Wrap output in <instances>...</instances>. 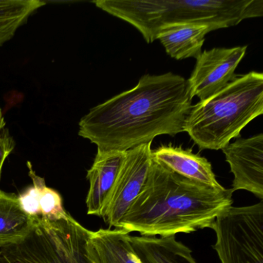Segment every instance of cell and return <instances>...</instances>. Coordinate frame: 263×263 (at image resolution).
Wrapping results in <instances>:
<instances>
[{"label": "cell", "instance_id": "cell-18", "mask_svg": "<svg viewBox=\"0 0 263 263\" xmlns=\"http://www.w3.org/2000/svg\"><path fill=\"white\" fill-rule=\"evenodd\" d=\"M16 142L7 127L2 108L0 107V180L2 177L3 167L7 158L14 150Z\"/></svg>", "mask_w": 263, "mask_h": 263}, {"label": "cell", "instance_id": "cell-12", "mask_svg": "<svg viewBox=\"0 0 263 263\" xmlns=\"http://www.w3.org/2000/svg\"><path fill=\"white\" fill-rule=\"evenodd\" d=\"M130 233L121 229H101L91 232L87 254L93 263H142L130 240Z\"/></svg>", "mask_w": 263, "mask_h": 263}, {"label": "cell", "instance_id": "cell-1", "mask_svg": "<svg viewBox=\"0 0 263 263\" xmlns=\"http://www.w3.org/2000/svg\"><path fill=\"white\" fill-rule=\"evenodd\" d=\"M192 99L183 77L145 74L134 88L90 109L80 121L78 135L98 152H126L160 135L185 132Z\"/></svg>", "mask_w": 263, "mask_h": 263}, {"label": "cell", "instance_id": "cell-6", "mask_svg": "<svg viewBox=\"0 0 263 263\" xmlns=\"http://www.w3.org/2000/svg\"><path fill=\"white\" fill-rule=\"evenodd\" d=\"M211 229L216 235L213 249L221 263H263V201L231 207Z\"/></svg>", "mask_w": 263, "mask_h": 263}, {"label": "cell", "instance_id": "cell-14", "mask_svg": "<svg viewBox=\"0 0 263 263\" xmlns=\"http://www.w3.org/2000/svg\"><path fill=\"white\" fill-rule=\"evenodd\" d=\"M132 246L142 263H198L190 249L169 237L130 236Z\"/></svg>", "mask_w": 263, "mask_h": 263}, {"label": "cell", "instance_id": "cell-16", "mask_svg": "<svg viewBox=\"0 0 263 263\" xmlns=\"http://www.w3.org/2000/svg\"><path fill=\"white\" fill-rule=\"evenodd\" d=\"M45 5L41 0H0V47L13 39L29 18Z\"/></svg>", "mask_w": 263, "mask_h": 263}, {"label": "cell", "instance_id": "cell-5", "mask_svg": "<svg viewBox=\"0 0 263 263\" xmlns=\"http://www.w3.org/2000/svg\"><path fill=\"white\" fill-rule=\"evenodd\" d=\"M91 232L71 215L54 221L36 219L22 241L0 250L16 263H93L87 250Z\"/></svg>", "mask_w": 263, "mask_h": 263}, {"label": "cell", "instance_id": "cell-11", "mask_svg": "<svg viewBox=\"0 0 263 263\" xmlns=\"http://www.w3.org/2000/svg\"><path fill=\"white\" fill-rule=\"evenodd\" d=\"M152 155L155 163L183 178L213 189H224L217 181L211 163L204 157L194 154L192 149L161 145L152 150Z\"/></svg>", "mask_w": 263, "mask_h": 263}, {"label": "cell", "instance_id": "cell-10", "mask_svg": "<svg viewBox=\"0 0 263 263\" xmlns=\"http://www.w3.org/2000/svg\"><path fill=\"white\" fill-rule=\"evenodd\" d=\"M126 152H97L93 165L87 171L90 182L86 204L88 215L103 218Z\"/></svg>", "mask_w": 263, "mask_h": 263}, {"label": "cell", "instance_id": "cell-17", "mask_svg": "<svg viewBox=\"0 0 263 263\" xmlns=\"http://www.w3.org/2000/svg\"><path fill=\"white\" fill-rule=\"evenodd\" d=\"M39 185L40 219L54 221L67 218L70 214L64 209L61 194L54 189L46 185L45 180L41 177H36Z\"/></svg>", "mask_w": 263, "mask_h": 263}, {"label": "cell", "instance_id": "cell-2", "mask_svg": "<svg viewBox=\"0 0 263 263\" xmlns=\"http://www.w3.org/2000/svg\"><path fill=\"white\" fill-rule=\"evenodd\" d=\"M232 189H215L183 178L152 161L140 192L117 229L141 236L169 237L211 229L232 207Z\"/></svg>", "mask_w": 263, "mask_h": 263}, {"label": "cell", "instance_id": "cell-15", "mask_svg": "<svg viewBox=\"0 0 263 263\" xmlns=\"http://www.w3.org/2000/svg\"><path fill=\"white\" fill-rule=\"evenodd\" d=\"M36 220L23 209L17 195L0 190V248L22 241Z\"/></svg>", "mask_w": 263, "mask_h": 263}, {"label": "cell", "instance_id": "cell-19", "mask_svg": "<svg viewBox=\"0 0 263 263\" xmlns=\"http://www.w3.org/2000/svg\"><path fill=\"white\" fill-rule=\"evenodd\" d=\"M0 263H16L13 258H10L8 255L0 250Z\"/></svg>", "mask_w": 263, "mask_h": 263}, {"label": "cell", "instance_id": "cell-9", "mask_svg": "<svg viewBox=\"0 0 263 263\" xmlns=\"http://www.w3.org/2000/svg\"><path fill=\"white\" fill-rule=\"evenodd\" d=\"M233 174L232 192L245 190L263 199V135L238 138L221 149Z\"/></svg>", "mask_w": 263, "mask_h": 263}, {"label": "cell", "instance_id": "cell-7", "mask_svg": "<svg viewBox=\"0 0 263 263\" xmlns=\"http://www.w3.org/2000/svg\"><path fill=\"white\" fill-rule=\"evenodd\" d=\"M152 143L126 152L103 219L117 229L121 218L142 190L152 164Z\"/></svg>", "mask_w": 263, "mask_h": 263}, {"label": "cell", "instance_id": "cell-8", "mask_svg": "<svg viewBox=\"0 0 263 263\" xmlns=\"http://www.w3.org/2000/svg\"><path fill=\"white\" fill-rule=\"evenodd\" d=\"M247 46L232 48L215 47L201 52L187 80L191 96L204 101L221 91L234 81L235 71L244 58Z\"/></svg>", "mask_w": 263, "mask_h": 263}, {"label": "cell", "instance_id": "cell-13", "mask_svg": "<svg viewBox=\"0 0 263 263\" xmlns=\"http://www.w3.org/2000/svg\"><path fill=\"white\" fill-rule=\"evenodd\" d=\"M214 31L204 24H174L162 27L157 34L166 53L174 59L197 58L201 53L205 36Z\"/></svg>", "mask_w": 263, "mask_h": 263}, {"label": "cell", "instance_id": "cell-4", "mask_svg": "<svg viewBox=\"0 0 263 263\" xmlns=\"http://www.w3.org/2000/svg\"><path fill=\"white\" fill-rule=\"evenodd\" d=\"M262 114L263 73L249 72L192 105L185 132L200 150H221Z\"/></svg>", "mask_w": 263, "mask_h": 263}, {"label": "cell", "instance_id": "cell-3", "mask_svg": "<svg viewBox=\"0 0 263 263\" xmlns=\"http://www.w3.org/2000/svg\"><path fill=\"white\" fill-rule=\"evenodd\" d=\"M103 11L135 27L147 44L162 27L204 24L214 31L263 16L262 0H98Z\"/></svg>", "mask_w": 263, "mask_h": 263}]
</instances>
